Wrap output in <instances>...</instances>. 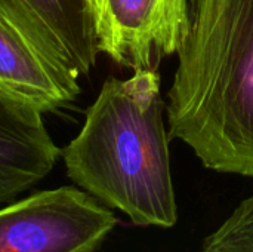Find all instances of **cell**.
I'll return each instance as SVG.
<instances>
[{"label":"cell","instance_id":"obj_1","mask_svg":"<svg viewBox=\"0 0 253 252\" xmlns=\"http://www.w3.org/2000/svg\"><path fill=\"white\" fill-rule=\"evenodd\" d=\"M168 100L170 140L211 171L253 178V0H191Z\"/></svg>","mask_w":253,"mask_h":252},{"label":"cell","instance_id":"obj_2","mask_svg":"<svg viewBox=\"0 0 253 252\" xmlns=\"http://www.w3.org/2000/svg\"><path fill=\"white\" fill-rule=\"evenodd\" d=\"M160 82L156 70L105 80L62 157L67 175L101 203L136 226L169 229L178 205Z\"/></svg>","mask_w":253,"mask_h":252},{"label":"cell","instance_id":"obj_3","mask_svg":"<svg viewBox=\"0 0 253 252\" xmlns=\"http://www.w3.org/2000/svg\"><path fill=\"white\" fill-rule=\"evenodd\" d=\"M79 71L19 0H0V98L39 113L80 94Z\"/></svg>","mask_w":253,"mask_h":252},{"label":"cell","instance_id":"obj_4","mask_svg":"<svg viewBox=\"0 0 253 252\" xmlns=\"http://www.w3.org/2000/svg\"><path fill=\"white\" fill-rule=\"evenodd\" d=\"M116 226L84 190H43L0 209V252H98Z\"/></svg>","mask_w":253,"mask_h":252},{"label":"cell","instance_id":"obj_5","mask_svg":"<svg viewBox=\"0 0 253 252\" xmlns=\"http://www.w3.org/2000/svg\"><path fill=\"white\" fill-rule=\"evenodd\" d=\"M98 50L122 67L156 70L178 53L191 24V0H86Z\"/></svg>","mask_w":253,"mask_h":252},{"label":"cell","instance_id":"obj_6","mask_svg":"<svg viewBox=\"0 0 253 252\" xmlns=\"http://www.w3.org/2000/svg\"><path fill=\"white\" fill-rule=\"evenodd\" d=\"M42 116L0 98V203L40 183L62 154Z\"/></svg>","mask_w":253,"mask_h":252},{"label":"cell","instance_id":"obj_7","mask_svg":"<svg viewBox=\"0 0 253 252\" xmlns=\"http://www.w3.org/2000/svg\"><path fill=\"white\" fill-rule=\"evenodd\" d=\"M19 1L58 42L79 74H89L99 50L86 0Z\"/></svg>","mask_w":253,"mask_h":252}]
</instances>
